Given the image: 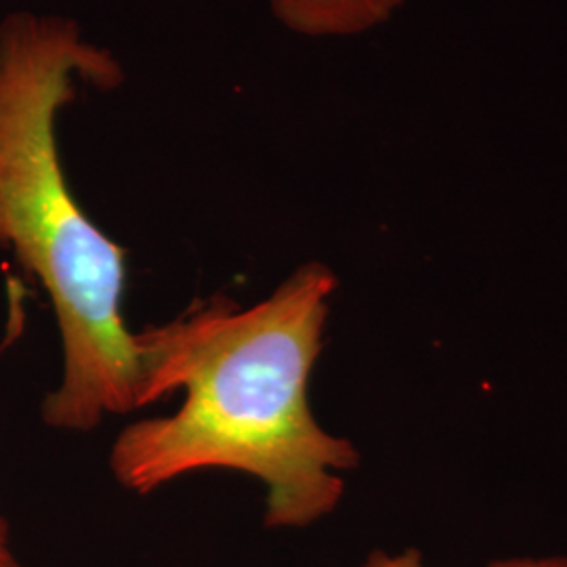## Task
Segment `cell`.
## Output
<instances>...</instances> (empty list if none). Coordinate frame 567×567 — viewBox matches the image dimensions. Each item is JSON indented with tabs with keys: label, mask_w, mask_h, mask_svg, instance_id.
<instances>
[{
	"label": "cell",
	"mask_w": 567,
	"mask_h": 567,
	"mask_svg": "<svg viewBox=\"0 0 567 567\" xmlns=\"http://www.w3.org/2000/svg\"><path fill=\"white\" fill-rule=\"evenodd\" d=\"M405 0H271L274 16L297 34L355 37L385 23Z\"/></svg>",
	"instance_id": "3"
},
{
	"label": "cell",
	"mask_w": 567,
	"mask_h": 567,
	"mask_svg": "<svg viewBox=\"0 0 567 567\" xmlns=\"http://www.w3.org/2000/svg\"><path fill=\"white\" fill-rule=\"evenodd\" d=\"M486 567H567L564 555H515L494 559Z\"/></svg>",
	"instance_id": "5"
},
{
	"label": "cell",
	"mask_w": 567,
	"mask_h": 567,
	"mask_svg": "<svg viewBox=\"0 0 567 567\" xmlns=\"http://www.w3.org/2000/svg\"><path fill=\"white\" fill-rule=\"evenodd\" d=\"M0 567H23L11 540V526L0 511Z\"/></svg>",
	"instance_id": "6"
},
{
	"label": "cell",
	"mask_w": 567,
	"mask_h": 567,
	"mask_svg": "<svg viewBox=\"0 0 567 567\" xmlns=\"http://www.w3.org/2000/svg\"><path fill=\"white\" fill-rule=\"evenodd\" d=\"M337 288L330 267L305 264L259 303L215 295L135 332L140 408L175 391L185 400L171 416L122 429L107 458L114 480L147 496L225 468L264 484L265 527L303 529L332 515L344 473L362 461L351 440L320 425L309 402Z\"/></svg>",
	"instance_id": "1"
},
{
	"label": "cell",
	"mask_w": 567,
	"mask_h": 567,
	"mask_svg": "<svg viewBox=\"0 0 567 567\" xmlns=\"http://www.w3.org/2000/svg\"><path fill=\"white\" fill-rule=\"evenodd\" d=\"M358 567H437L429 564L425 555L416 548L402 550H374Z\"/></svg>",
	"instance_id": "4"
},
{
	"label": "cell",
	"mask_w": 567,
	"mask_h": 567,
	"mask_svg": "<svg viewBox=\"0 0 567 567\" xmlns=\"http://www.w3.org/2000/svg\"><path fill=\"white\" fill-rule=\"evenodd\" d=\"M74 82L112 89V53L60 16L13 13L0 23V248L41 282L55 311L61 381L42 423L86 433L107 414L140 410V349L122 303L126 250L82 210L65 179L58 114Z\"/></svg>",
	"instance_id": "2"
}]
</instances>
